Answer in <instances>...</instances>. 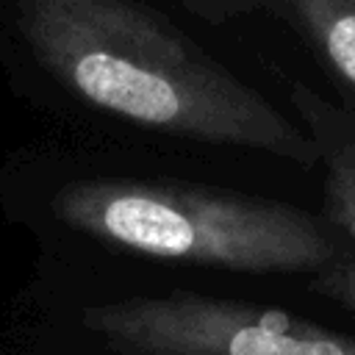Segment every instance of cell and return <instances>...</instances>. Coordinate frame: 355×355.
Wrapping results in <instances>:
<instances>
[{"label":"cell","instance_id":"cell-1","mask_svg":"<svg viewBox=\"0 0 355 355\" xmlns=\"http://www.w3.org/2000/svg\"><path fill=\"white\" fill-rule=\"evenodd\" d=\"M11 28L39 72L89 111L141 133L319 164L302 125L144 3L22 0Z\"/></svg>","mask_w":355,"mask_h":355},{"label":"cell","instance_id":"cell-2","mask_svg":"<svg viewBox=\"0 0 355 355\" xmlns=\"http://www.w3.org/2000/svg\"><path fill=\"white\" fill-rule=\"evenodd\" d=\"M53 225L94 247L241 275L316 277L336 258L324 219L286 200L133 178H69L50 191Z\"/></svg>","mask_w":355,"mask_h":355},{"label":"cell","instance_id":"cell-3","mask_svg":"<svg viewBox=\"0 0 355 355\" xmlns=\"http://www.w3.org/2000/svg\"><path fill=\"white\" fill-rule=\"evenodd\" d=\"M80 327L111 355H355L344 330L189 291L86 305Z\"/></svg>","mask_w":355,"mask_h":355},{"label":"cell","instance_id":"cell-4","mask_svg":"<svg viewBox=\"0 0 355 355\" xmlns=\"http://www.w3.org/2000/svg\"><path fill=\"white\" fill-rule=\"evenodd\" d=\"M288 100L311 136L322 166L319 216L333 233V263L308 288L355 319V111L341 108L308 83H294Z\"/></svg>","mask_w":355,"mask_h":355},{"label":"cell","instance_id":"cell-5","mask_svg":"<svg viewBox=\"0 0 355 355\" xmlns=\"http://www.w3.org/2000/svg\"><path fill=\"white\" fill-rule=\"evenodd\" d=\"M250 14H266L288 28L355 94V0H247Z\"/></svg>","mask_w":355,"mask_h":355}]
</instances>
